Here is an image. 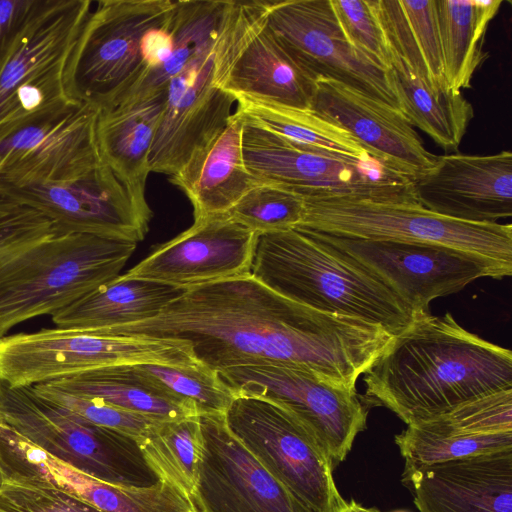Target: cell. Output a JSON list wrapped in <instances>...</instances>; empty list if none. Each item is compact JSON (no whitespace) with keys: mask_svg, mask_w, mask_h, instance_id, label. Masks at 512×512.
Segmentation results:
<instances>
[{"mask_svg":"<svg viewBox=\"0 0 512 512\" xmlns=\"http://www.w3.org/2000/svg\"><path fill=\"white\" fill-rule=\"evenodd\" d=\"M242 127L235 111L228 124L169 177L189 198L194 220L227 213L259 182L244 162Z\"/></svg>","mask_w":512,"mask_h":512,"instance_id":"24","label":"cell"},{"mask_svg":"<svg viewBox=\"0 0 512 512\" xmlns=\"http://www.w3.org/2000/svg\"><path fill=\"white\" fill-rule=\"evenodd\" d=\"M340 512H380L376 509H371L362 506L361 504L357 503L354 500H351L349 502L346 501V504L342 508Z\"/></svg>","mask_w":512,"mask_h":512,"instance_id":"45","label":"cell"},{"mask_svg":"<svg viewBox=\"0 0 512 512\" xmlns=\"http://www.w3.org/2000/svg\"><path fill=\"white\" fill-rule=\"evenodd\" d=\"M236 112L243 120L245 165L261 182L286 187L304 199L352 197L415 201L413 180L378 160H358L300 147Z\"/></svg>","mask_w":512,"mask_h":512,"instance_id":"8","label":"cell"},{"mask_svg":"<svg viewBox=\"0 0 512 512\" xmlns=\"http://www.w3.org/2000/svg\"><path fill=\"white\" fill-rule=\"evenodd\" d=\"M408 29L420 51L435 87L447 89L436 0H399Z\"/></svg>","mask_w":512,"mask_h":512,"instance_id":"40","label":"cell"},{"mask_svg":"<svg viewBox=\"0 0 512 512\" xmlns=\"http://www.w3.org/2000/svg\"><path fill=\"white\" fill-rule=\"evenodd\" d=\"M264 8L269 29L314 79L336 81L399 110L386 69L350 43L331 0H264Z\"/></svg>","mask_w":512,"mask_h":512,"instance_id":"15","label":"cell"},{"mask_svg":"<svg viewBox=\"0 0 512 512\" xmlns=\"http://www.w3.org/2000/svg\"><path fill=\"white\" fill-rule=\"evenodd\" d=\"M363 382L366 405L410 425L512 389V352L467 331L450 312L426 313L393 337Z\"/></svg>","mask_w":512,"mask_h":512,"instance_id":"2","label":"cell"},{"mask_svg":"<svg viewBox=\"0 0 512 512\" xmlns=\"http://www.w3.org/2000/svg\"><path fill=\"white\" fill-rule=\"evenodd\" d=\"M137 442L144 459L158 478L176 488L191 502L202 450L198 415L159 421Z\"/></svg>","mask_w":512,"mask_h":512,"instance_id":"33","label":"cell"},{"mask_svg":"<svg viewBox=\"0 0 512 512\" xmlns=\"http://www.w3.org/2000/svg\"><path fill=\"white\" fill-rule=\"evenodd\" d=\"M61 63L19 85L0 107V132L69 98Z\"/></svg>","mask_w":512,"mask_h":512,"instance_id":"39","label":"cell"},{"mask_svg":"<svg viewBox=\"0 0 512 512\" xmlns=\"http://www.w3.org/2000/svg\"><path fill=\"white\" fill-rule=\"evenodd\" d=\"M336 18L350 43L383 69L390 62L389 48L374 0H331Z\"/></svg>","mask_w":512,"mask_h":512,"instance_id":"37","label":"cell"},{"mask_svg":"<svg viewBox=\"0 0 512 512\" xmlns=\"http://www.w3.org/2000/svg\"><path fill=\"white\" fill-rule=\"evenodd\" d=\"M185 288L141 279L114 280L52 315L56 327L103 330L152 318Z\"/></svg>","mask_w":512,"mask_h":512,"instance_id":"27","label":"cell"},{"mask_svg":"<svg viewBox=\"0 0 512 512\" xmlns=\"http://www.w3.org/2000/svg\"><path fill=\"white\" fill-rule=\"evenodd\" d=\"M383 282L419 315L438 297L482 277L502 279L512 266L455 248L413 242L331 236L296 228Z\"/></svg>","mask_w":512,"mask_h":512,"instance_id":"12","label":"cell"},{"mask_svg":"<svg viewBox=\"0 0 512 512\" xmlns=\"http://www.w3.org/2000/svg\"><path fill=\"white\" fill-rule=\"evenodd\" d=\"M0 194L43 213L62 234H89L138 243L149 231L150 220L136 209L103 161L66 181H0Z\"/></svg>","mask_w":512,"mask_h":512,"instance_id":"16","label":"cell"},{"mask_svg":"<svg viewBox=\"0 0 512 512\" xmlns=\"http://www.w3.org/2000/svg\"><path fill=\"white\" fill-rule=\"evenodd\" d=\"M502 0H436L447 89L471 87L474 73L489 58L483 50L486 31Z\"/></svg>","mask_w":512,"mask_h":512,"instance_id":"29","label":"cell"},{"mask_svg":"<svg viewBox=\"0 0 512 512\" xmlns=\"http://www.w3.org/2000/svg\"><path fill=\"white\" fill-rule=\"evenodd\" d=\"M51 483L103 512H196L188 498L161 480L149 487L112 485L62 462Z\"/></svg>","mask_w":512,"mask_h":512,"instance_id":"31","label":"cell"},{"mask_svg":"<svg viewBox=\"0 0 512 512\" xmlns=\"http://www.w3.org/2000/svg\"><path fill=\"white\" fill-rule=\"evenodd\" d=\"M98 113L95 106L67 98L1 131L0 181H66L101 163Z\"/></svg>","mask_w":512,"mask_h":512,"instance_id":"14","label":"cell"},{"mask_svg":"<svg viewBox=\"0 0 512 512\" xmlns=\"http://www.w3.org/2000/svg\"><path fill=\"white\" fill-rule=\"evenodd\" d=\"M166 90L99 110L96 139L102 161L127 191L142 216L153 212L146 199L149 157L163 111Z\"/></svg>","mask_w":512,"mask_h":512,"instance_id":"23","label":"cell"},{"mask_svg":"<svg viewBox=\"0 0 512 512\" xmlns=\"http://www.w3.org/2000/svg\"><path fill=\"white\" fill-rule=\"evenodd\" d=\"M137 243L89 234L32 239L0 252V338L54 315L120 275Z\"/></svg>","mask_w":512,"mask_h":512,"instance_id":"4","label":"cell"},{"mask_svg":"<svg viewBox=\"0 0 512 512\" xmlns=\"http://www.w3.org/2000/svg\"><path fill=\"white\" fill-rule=\"evenodd\" d=\"M65 393L97 400L158 421L196 416L197 408L164 390L136 365H114L80 372L51 382Z\"/></svg>","mask_w":512,"mask_h":512,"instance_id":"26","label":"cell"},{"mask_svg":"<svg viewBox=\"0 0 512 512\" xmlns=\"http://www.w3.org/2000/svg\"><path fill=\"white\" fill-rule=\"evenodd\" d=\"M250 274L288 299L379 325L394 336L420 316L372 274L296 228L257 233Z\"/></svg>","mask_w":512,"mask_h":512,"instance_id":"3","label":"cell"},{"mask_svg":"<svg viewBox=\"0 0 512 512\" xmlns=\"http://www.w3.org/2000/svg\"><path fill=\"white\" fill-rule=\"evenodd\" d=\"M92 332L185 341L215 373L288 365L351 390L394 337L379 325L288 299L250 273L187 288L152 318Z\"/></svg>","mask_w":512,"mask_h":512,"instance_id":"1","label":"cell"},{"mask_svg":"<svg viewBox=\"0 0 512 512\" xmlns=\"http://www.w3.org/2000/svg\"><path fill=\"white\" fill-rule=\"evenodd\" d=\"M216 38V37H215ZM215 39L167 85L149 157L151 172H178L229 122L236 99L213 81Z\"/></svg>","mask_w":512,"mask_h":512,"instance_id":"18","label":"cell"},{"mask_svg":"<svg viewBox=\"0 0 512 512\" xmlns=\"http://www.w3.org/2000/svg\"><path fill=\"white\" fill-rule=\"evenodd\" d=\"M40 397L65 408L85 420L139 439L158 420L117 408L103 402L74 396L46 383L31 387Z\"/></svg>","mask_w":512,"mask_h":512,"instance_id":"38","label":"cell"},{"mask_svg":"<svg viewBox=\"0 0 512 512\" xmlns=\"http://www.w3.org/2000/svg\"><path fill=\"white\" fill-rule=\"evenodd\" d=\"M171 0H100L66 60V95L99 110L113 107L145 71L140 41L165 23Z\"/></svg>","mask_w":512,"mask_h":512,"instance_id":"9","label":"cell"},{"mask_svg":"<svg viewBox=\"0 0 512 512\" xmlns=\"http://www.w3.org/2000/svg\"><path fill=\"white\" fill-rule=\"evenodd\" d=\"M3 483H4V477H3L2 472L0 470V487L3 485Z\"/></svg>","mask_w":512,"mask_h":512,"instance_id":"46","label":"cell"},{"mask_svg":"<svg viewBox=\"0 0 512 512\" xmlns=\"http://www.w3.org/2000/svg\"><path fill=\"white\" fill-rule=\"evenodd\" d=\"M304 201L303 218L295 228L338 237L442 245L512 266L511 224L460 221L409 200Z\"/></svg>","mask_w":512,"mask_h":512,"instance_id":"5","label":"cell"},{"mask_svg":"<svg viewBox=\"0 0 512 512\" xmlns=\"http://www.w3.org/2000/svg\"><path fill=\"white\" fill-rule=\"evenodd\" d=\"M47 0H0V59Z\"/></svg>","mask_w":512,"mask_h":512,"instance_id":"43","label":"cell"},{"mask_svg":"<svg viewBox=\"0 0 512 512\" xmlns=\"http://www.w3.org/2000/svg\"><path fill=\"white\" fill-rule=\"evenodd\" d=\"M416 201L452 219L497 223L512 215V153L445 154L413 180Z\"/></svg>","mask_w":512,"mask_h":512,"instance_id":"21","label":"cell"},{"mask_svg":"<svg viewBox=\"0 0 512 512\" xmlns=\"http://www.w3.org/2000/svg\"><path fill=\"white\" fill-rule=\"evenodd\" d=\"M389 54L386 71L400 112L443 150H457L474 118L472 104L461 92L431 87L399 55Z\"/></svg>","mask_w":512,"mask_h":512,"instance_id":"28","label":"cell"},{"mask_svg":"<svg viewBox=\"0 0 512 512\" xmlns=\"http://www.w3.org/2000/svg\"><path fill=\"white\" fill-rule=\"evenodd\" d=\"M202 450L196 512H311L235 438L224 414L198 415Z\"/></svg>","mask_w":512,"mask_h":512,"instance_id":"17","label":"cell"},{"mask_svg":"<svg viewBox=\"0 0 512 512\" xmlns=\"http://www.w3.org/2000/svg\"><path fill=\"white\" fill-rule=\"evenodd\" d=\"M304 197L286 187L259 181L227 212L256 233L295 228L302 220Z\"/></svg>","mask_w":512,"mask_h":512,"instance_id":"35","label":"cell"},{"mask_svg":"<svg viewBox=\"0 0 512 512\" xmlns=\"http://www.w3.org/2000/svg\"><path fill=\"white\" fill-rule=\"evenodd\" d=\"M0 512H103L55 488L4 481Z\"/></svg>","mask_w":512,"mask_h":512,"instance_id":"41","label":"cell"},{"mask_svg":"<svg viewBox=\"0 0 512 512\" xmlns=\"http://www.w3.org/2000/svg\"><path fill=\"white\" fill-rule=\"evenodd\" d=\"M216 375L234 395L259 397L290 411L333 462L346 458L357 434L366 428L367 405L357 390L330 383L308 369L254 365L223 369Z\"/></svg>","mask_w":512,"mask_h":512,"instance_id":"13","label":"cell"},{"mask_svg":"<svg viewBox=\"0 0 512 512\" xmlns=\"http://www.w3.org/2000/svg\"><path fill=\"white\" fill-rule=\"evenodd\" d=\"M170 17L165 23L148 29L141 38L140 55L145 71L161 67L173 53L174 38Z\"/></svg>","mask_w":512,"mask_h":512,"instance_id":"44","label":"cell"},{"mask_svg":"<svg viewBox=\"0 0 512 512\" xmlns=\"http://www.w3.org/2000/svg\"><path fill=\"white\" fill-rule=\"evenodd\" d=\"M236 102L237 111L295 145L358 160L375 159L349 133L310 109L293 108L250 97H238Z\"/></svg>","mask_w":512,"mask_h":512,"instance_id":"32","label":"cell"},{"mask_svg":"<svg viewBox=\"0 0 512 512\" xmlns=\"http://www.w3.org/2000/svg\"><path fill=\"white\" fill-rule=\"evenodd\" d=\"M405 467L402 477L435 463L512 447V432L467 434L447 425L440 417L407 425L395 436Z\"/></svg>","mask_w":512,"mask_h":512,"instance_id":"34","label":"cell"},{"mask_svg":"<svg viewBox=\"0 0 512 512\" xmlns=\"http://www.w3.org/2000/svg\"><path fill=\"white\" fill-rule=\"evenodd\" d=\"M224 419L232 435L309 511L342 510L346 501L334 481L333 460L290 411L235 394Z\"/></svg>","mask_w":512,"mask_h":512,"instance_id":"10","label":"cell"},{"mask_svg":"<svg viewBox=\"0 0 512 512\" xmlns=\"http://www.w3.org/2000/svg\"><path fill=\"white\" fill-rule=\"evenodd\" d=\"M213 81L235 99L250 97L310 110L317 83L267 26L264 0L224 1Z\"/></svg>","mask_w":512,"mask_h":512,"instance_id":"11","label":"cell"},{"mask_svg":"<svg viewBox=\"0 0 512 512\" xmlns=\"http://www.w3.org/2000/svg\"><path fill=\"white\" fill-rule=\"evenodd\" d=\"M141 370L171 395L193 404L198 414H224L234 398L216 373L202 366L178 368L139 364Z\"/></svg>","mask_w":512,"mask_h":512,"instance_id":"36","label":"cell"},{"mask_svg":"<svg viewBox=\"0 0 512 512\" xmlns=\"http://www.w3.org/2000/svg\"><path fill=\"white\" fill-rule=\"evenodd\" d=\"M0 418L51 456L103 482L149 487L160 480L134 437L95 425L31 387L0 382Z\"/></svg>","mask_w":512,"mask_h":512,"instance_id":"6","label":"cell"},{"mask_svg":"<svg viewBox=\"0 0 512 512\" xmlns=\"http://www.w3.org/2000/svg\"><path fill=\"white\" fill-rule=\"evenodd\" d=\"M157 364L199 368L188 342L106 336L87 330L43 328L0 338V382L32 387L114 365Z\"/></svg>","mask_w":512,"mask_h":512,"instance_id":"7","label":"cell"},{"mask_svg":"<svg viewBox=\"0 0 512 512\" xmlns=\"http://www.w3.org/2000/svg\"><path fill=\"white\" fill-rule=\"evenodd\" d=\"M63 235L38 210L0 194V252L32 239Z\"/></svg>","mask_w":512,"mask_h":512,"instance_id":"42","label":"cell"},{"mask_svg":"<svg viewBox=\"0 0 512 512\" xmlns=\"http://www.w3.org/2000/svg\"><path fill=\"white\" fill-rule=\"evenodd\" d=\"M311 110L349 133L368 153L412 180L428 171L437 155L396 108L344 84L318 79Z\"/></svg>","mask_w":512,"mask_h":512,"instance_id":"20","label":"cell"},{"mask_svg":"<svg viewBox=\"0 0 512 512\" xmlns=\"http://www.w3.org/2000/svg\"><path fill=\"white\" fill-rule=\"evenodd\" d=\"M91 0H47L0 59V107L22 83L66 62Z\"/></svg>","mask_w":512,"mask_h":512,"instance_id":"25","label":"cell"},{"mask_svg":"<svg viewBox=\"0 0 512 512\" xmlns=\"http://www.w3.org/2000/svg\"><path fill=\"white\" fill-rule=\"evenodd\" d=\"M402 481L420 512H512V447L424 466Z\"/></svg>","mask_w":512,"mask_h":512,"instance_id":"22","label":"cell"},{"mask_svg":"<svg viewBox=\"0 0 512 512\" xmlns=\"http://www.w3.org/2000/svg\"><path fill=\"white\" fill-rule=\"evenodd\" d=\"M223 5L224 1L220 0L174 1L170 17L174 50L170 59L157 69L145 71L114 106L166 90L170 80L213 42L217 35Z\"/></svg>","mask_w":512,"mask_h":512,"instance_id":"30","label":"cell"},{"mask_svg":"<svg viewBox=\"0 0 512 512\" xmlns=\"http://www.w3.org/2000/svg\"><path fill=\"white\" fill-rule=\"evenodd\" d=\"M256 234L228 213L194 220L120 277L187 289L245 275L250 273Z\"/></svg>","mask_w":512,"mask_h":512,"instance_id":"19","label":"cell"}]
</instances>
